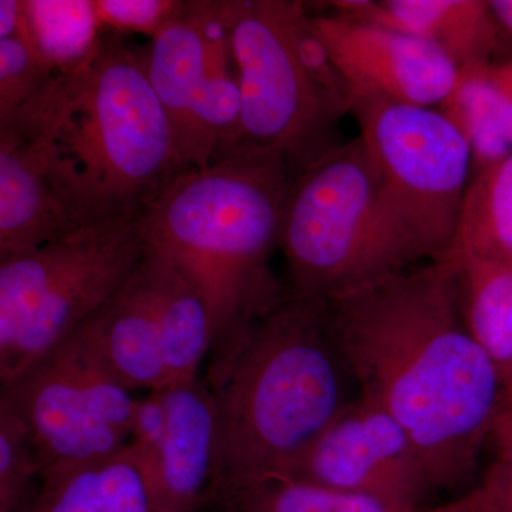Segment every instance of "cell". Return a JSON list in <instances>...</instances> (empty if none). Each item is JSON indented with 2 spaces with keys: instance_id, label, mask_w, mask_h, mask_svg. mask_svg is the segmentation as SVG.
I'll return each instance as SVG.
<instances>
[{
  "instance_id": "3",
  "label": "cell",
  "mask_w": 512,
  "mask_h": 512,
  "mask_svg": "<svg viewBox=\"0 0 512 512\" xmlns=\"http://www.w3.org/2000/svg\"><path fill=\"white\" fill-rule=\"evenodd\" d=\"M205 379L218 407L217 504L248 485L291 477L357 397L326 301L291 289Z\"/></svg>"
},
{
  "instance_id": "13",
  "label": "cell",
  "mask_w": 512,
  "mask_h": 512,
  "mask_svg": "<svg viewBox=\"0 0 512 512\" xmlns=\"http://www.w3.org/2000/svg\"><path fill=\"white\" fill-rule=\"evenodd\" d=\"M82 330L131 392L143 394L168 386L161 352L156 262L150 247L123 289Z\"/></svg>"
},
{
  "instance_id": "30",
  "label": "cell",
  "mask_w": 512,
  "mask_h": 512,
  "mask_svg": "<svg viewBox=\"0 0 512 512\" xmlns=\"http://www.w3.org/2000/svg\"><path fill=\"white\" fill-rule=\"evenodd\" d=\"M495 441H512V410L505 412L498 420L491 443Z\"/></svg>"
},
{
  "instance_id": "10",
  "label": "cell",
  "mask_w": 512,
  "mask_h": 512,
  "mask_svg": "<svg viewBox=\"0 0 512 512\" xmlns=\"http://www.w3.org/2000/svg\"><path fill=\"white\" fill-rule=\"evenodd\" d=\"M291 478L423 510L433 494L407 431L375 400L357 393L309 448Z\"/></svg>"
},
{
  "instance_id": "20",
  "label": "cell",
  "mask_w": 512,
  "mask_h": 512,
  "mask_svg": "<svg viewBox=\"0 0 512 512\" xmlns=\"http://www.w3.org/2000/svg\"><path fill=\"white\" fill-rule=\"evenodd\" d=\"M148 247L156 262L161 352L171 386L201 376L202 363L214 348V320L207 299L190 276L163 252Z\"/></svg>"
},
{
  "instance_id": "4",
  "label": "cell",
  "mask_w": 512,
  "mask_h": 512,
  "mask_svg": "<svg viewBox=\"0 0 512 512\" xmlns=\"http://www.w3.org/2000/svg\"><path fill=\"white\" fill-rule=\"evenodd\" d=\"M291 168L269 148L241 146L178 175L141 215L148 245L190 276L214 320L210 363L288 295L269 266L278 247Z\"/></svg>"
},
{
  "instance_id": "14",
  "label": "cell",
  "mask_w": 512,
  "mask_h": 512,
  "mask_svg": "<svg viewBox=\"0 0 512 512\" xmlns=\"http://www.w3.org/2000/svg\"><path fill=\"white\" fill-rule=\"evenodd\" d=\"M147 76L170 123L185 170L210 164L202 144L198 111L204 90V29L201 2L188 0L143 52Z\"/></svg>"
},
{
  "instance_id": "17",
  "label": "cell",
  "mask_w": 512,
  "mask_h": 512,
  "mask_svg": "<svg viewBox=\"0 0 512 512\" xmlns=\"http://www.w3.org/2000/svg\"><path fill=\"white\" fill-rule=\"evenodd\" d=\"M456 265L458 306L471 338L493 363L512 410V262L450 252Z\"/></svg>"
},
{
  "instance_id": "18",
  "label": "cell",
  "mask_w": 512,
  "mask_h": 512,
  "mask_svg": "<svg viewBox=\"0 0 512 512\" xmlns=\"http://www.w3.org/2000/svg\"><path fill=\"white\" fill-rule=\"evenodd\" d=\"M466 137L474 173L512 153V60L458 70L456 86L439 107Z\"/></svg>"
},
{
  "instance_id": "15",
  "label": "cell",
  "mask_w": 512,
  "mask_h": 512,
  "mask_svg": "<svg viewBox=\"0 0 512 512\" xmlns=\"http://www.w3.org/2000/svg\"><path fill=\"white\" fill-rule=\"evenodd\" d=\"M322 5L336 15L423 40L458 70L493 60L494 29L488 0H338Z\"/></svg>"
},
{
  "instance_id": "9",
  "label": "cell",
  "mask_w": 512,
  "mask_h": 512,
  "mask_svg": "<svg viewBox=\"0 0 512 512\" xmlns=\"http://www.w3.org/2000/svg\"><path fill=\"white\" fill-rule=\"evenodd\" d=\"M137 396L80 329L2 384L0 404L28 429L43 478L123 451Z\"/></svg>"
},
{
  "instance_id": "25",
  "label": "cell",
  "mask_w": 512,
  "mask_h": 512,
  "mask_svg": "<svg viewBox=\"0 0 512 512\" xmlns=\"http://www.w3.org/2000/svg\"><path fill=\"white\" fill-rule=\"evenodd\" d=\"M56 74L20 37L0 39V119L42 92Z\"/></svg>"
},
{
  "instance_id": "12",
  "label": "cell",
  "mask_w": 512,
  "mask_h": 512,
  "mask_svg": "<svg viewBox=\"0 0 512 512\" xmlns=\"http://www.w3.org/2000/svg\"><path fill=\"white\" fill-rule=\"evenodd\" d=\"M167 429L143 471L158 512H198L214 503L218 467V407L208 380L164 387Z\"/></svg>"
},
{
  "instance_id": "7",
  "label": "cell",
  "mask_w": 512,
  "mask_h": 512,
  "mask_svg": "<svg viewBox=\"0 0 512 512\" xmlns=\"http://www.w3.org/2000/svg\"><path fill=\"white\" fill-rule=\"evenodd\" d=\"M278 247L291 291L323 301L407 269L384 235L379 177L362 137L339 143L293 180Z\"/></svg>"
},
{
  "instance_id": "21",
  "label": "cell",
  "mask_w": 512,
  "mask_h": 512,
  "mask_svg": "<svg viewBox=\"0 0 512 512\" xmlns=\"http://www.w3.org/2000/svg\"><path fill=\"white\" fill-rule=\"evenodd\" d=\"M101 33L93 0H23L18 37L55 73L89 59Z\"/></svg>"
},
{
  "instance_id": "27",
  "label": "cell",
  "mask_w": 512,
  "mask_h": 512,
  "mask_svg": "<svg viewBox=\"0 0 512 512\" xmlns=\"http://www.w3.org/2000/svg\"><path fill=\"white\" fill-rule=\"evenodd\" d=\"M101 32L154 37L175 18L181 0H93Z\"/></svg>"
},
{
  "instance_id": "23",
  "label": "cell",
  "mask_w": 512,
  "mask_h": 512,
  "mask_svg": "<svg viewBox=\"0 0 512 512\" xmlns=\"http://www.w3.org/2000/svg\"><path fill=\"white\" fill-rule=\"evenodd\" d=\"M224 512H419L369 497L336 490L298 478L261 481L222 498Z\"/></svg>"
},
{
  "instance_id": "16",
  "label": "cell",
  "mask_w": 512,
  "mask_h": 512,
  "mask_svg": "<svg viewBox=\"0 0 512 512\" xmlns=\"http://www.w3.org/2000/svg\"><path fill=\"white\" fill-rule=\"evenodd\" d=\"M80 228L73 224L32 151L0 131V259Z\"/></svg>"
},
{
  "instance_id": "5",
  "label": "cell",
  "mask_w": 512,
  "mask_h": 512,
  "mask_svg": "<svg viewBox=\"0 0 512 512\" xmlns=\"http://www.w3.org/2000/svg\"><path fill=\"white\" fill-rule=\"evenodd\" d=\"M141 215L73 229L0 259V382H12L90 322L143 261Z\"/></svg>"
},
{
  "instance_id": "11",
  "label": "cell",
  "mask_w": 512,
  "mask_h": 512,
  "mask_svg": "<svg viewBox=\"0 0 512 512\" xmlns=\"http://www.w3.org/2000/svg\"><path fill=\"white\" fill-rule=\"evenodd\" d=\"M352 97H377L439 109L456 86L458 69L423 40L336 15H311Z\"/></svg>"
},
{
  "instance_id": "26",
  "label": "cell",
  "mask_w": 512,
  "mask_h": 512,
  "mask_svg": "<svg viewBox=\"0 0 512 512\" xmlns=\"http://www.w3.org/2000/svg\"><path fill=\"white\" fill-rule=\"evenodd\" d=\"M494 458L467 491L419 512H512V441H495Z\"/></svg>"
},
{
  "instance_id": "1",
  "label": "cell",
  "mask_w": 512,
  "mask_h": 512,
  "mask_svg": "<svg viewBox=\"0 0 512 512\" xmlns=\"http://www.w3.org/2000/svg\"><path fill=\"white\" fill-rule=\"evenodd\" d=\"M326 315L359 394L402 424L433 494L467 491L507 403L461 318L453 258L340 293Z\"/></svg>"
},
{
  "instance_id": "24",
  "label": "cell",
  "mask_w": 512,
  "mask_h": 512,
  "mask_svg": "<svg viewBox=\"0 0 512 512\" xmlns=\"http://www.w3.org/2000/svg\"><path fill=\"white\" fill-rule=\"evenodd\" d=\"M42 466L23 421L0 404V512H20Z\"/></svg>"
},
{
  "instance_id": "28",
  "label": "cell",
  "mask_w": 512,
  "mask_h": 512,
  "mask_svg": "<svg viewBox=\"0 0 512 512\" xmlns=\"http://www.w3.org/2000/svg\"><path fill=\"white\" fill-rule=\"evenodd\" d=\"M494 29V52L491 62L512 60V0H488Z\"/></svg>"
},
{
  "instance_id": "22",
  "label": "cell",
  "mask_w": 512,
  "mask_h": 512,
  "mask_svg": "<svg viewBox=\"0 0 512 512\" xmlns=\"http://www.w3.org/2000/svg\"><path fill=\"white\" fill-rule=\"evenodd\" d=\"M450 252L512 262V153L473 174Z\"/></svg>"
},
{
  "instance_id": "29",
  "label": "cell",
  "mask_w": 512,
  "mask_h": 512,
  "mask_svg": "<svg viewBox=\"0 0 512 512\" xmlns=\"http://www.w3.org/2000/svg\"><path fill=\"white\" fill-rule=\"evenodd\" d=\"M23 23V0H0V39L19 35Z\"/></svg>"
},
{
  "instance_id": "2",
  "label": "cell",
  "mask_w": 512,
  "mask_h": 512,
  "mask_svg": "<svg viewBox=\"0 0 512 512\" xmlns=\"http://www.w3.org/2000/svg\"><path fill=\"white\" fill-rule=\"evenodd\" d=\"M0 131L32 151L76 227L143 214L187 171L143 52L113 33L2 117Z\"/></svg>"
},
{
  "instance_id": "6",
  "label": "cell",
  "mask_w": 512,
  "mask_h": 512,
  "mask_svg": "<svg viewBox=\"0 0 512 512\" xmlns=\"http://www.w3.org/2000/svg\"><path fill=\"white\" fill-rule=\"evenodd\" d=\"M350 114L379 177L380 220L404 268L453 248L474 158L446 114L377 97H352Z\"/></svg>"
},
{
  "instance_id": "8",
  "label": "cell",
  "mask_w": 512,
  "mask_h": 512,
  "mask_svg": "<svg viewBox=\"0 0 512 512\" xmlns=\"http://www.w3.org/2000/svg\"><path fill=\"white\" fill-rule=\"evenodd\" d=\"M298 0H224L241 87L239 146L284 156L293 178L338 146L345 101L325 92L296 49Z\"/></svg>"
},
{
  "instance_id": "19",
  "label": "cell",
  "mask_w": 512,
  "mask_h": 512,
  "mask_svg": "<svg viewBox=\"0 0 512 512\" xmlns=\"http://www.w3.org/2000/svg\"><path fill=\"white\" fill-rule=\"evenodd\" d=\"M20 512H158L127 447L114 456L40 480Z\"/></svg>"
}]
</instances>
